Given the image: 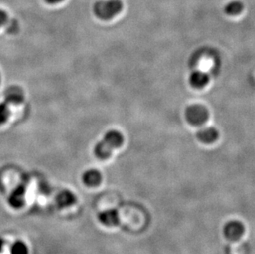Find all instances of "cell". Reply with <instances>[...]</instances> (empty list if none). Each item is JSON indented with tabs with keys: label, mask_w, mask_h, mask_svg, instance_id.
Returning a JSON list of instances; mask_svg holds the SVG:
<instances>
[{
	"label": "cell",
	"mask_w": 255,
	"mask_h": 254,
	"mask_svg": "<svg viewBox=\"0 0 255 254\" xmlns=\"http://www.w3.org/2000/svg\"><path fill=\"white\" fill-rule=\"evenodd\" d=\"M123 135L120 131L111 129L104 134V138L97 143L94 147V154L99 159L104 160L111 156L114 149H118L123 144Z\"/></svg>",
	"instance_id": "1"
},
{
	"label": "cell",
	"mask_w": 255,
	"mask_h": 254,
	"mask_svg": "<svg viewBox=\"0 0 255 254\" xmlns=\"http://www.w3.org/2000/svg\"><path fill=\"white\" fill-rule=\"evenodd\" d=\"M121 0H99L94 5V12L98 18L110 20L114 18L123 9Z\"/></svg>",
	"instance_id": "2"
},
{
	"label": "cell",
	"mask_w": 255,
	"mask_h": 254,
	"mask_svg": "<svg viewBox=\"0 0 255 254\" xmlns=\"http://www.w3.org/2000/svg\"><path fill=\"white\" fill-rule=\"evenodd\" d=\"M209 114L207 108L202 105L194 104L188 107L185 111V118L193 126H201L208 119Z\"/></svg>",
	"instance_id": "3"
},
{
	"label": "cell",
	"mask_w": 255,
	"mask_h": 254,
	"mask_svg": "<svg viewBox=\"0 0 255 254\" xmlns=\"http://www.w3.org/2000/svg\"><path fill=\"white\" fill-rule=\"evenodd\" d=\"M245 226L242 222L236 220H232L225 225L223 232L228 240L236 241L241 239L245 233Z\"/></svg>",
	"instance_id": "4"
},
{
	"label": "cell",
	"mask_w": 255,
	"mask_h": 254,
	"mask_svg": "<svg viewBox=\"0 0 255 254\" xmlns=\"http://www.w3.org/2000/svg\"><path fill=\"white\" fill-rule=\"evenodd\" d=\"M99 221L108 227L118 226L120 222V216L115 209H108L99 214Z\"/></svg>",
	"instance_id": "5"
},
{
	"label": "cell",
	"mask_w": 255,
	"mask_h": 254,
	"mask_svg": "<svg viewBox=\"0 0 255 254\" xmlns=\"http://www.w3.org/2000/svg\"><path fill=\"white\" fill-rule=\"evenodd\" d=\"M25 198H26V188L23 185H20L11 192L8 197V202L12 208H21L25 204Z\"/></svg>",
	"instance_id": "6"
},
{
	"label": "cell",
	"mask_w": 255,
	"mask_h": 254,
	"mask_svg": "<svg viewBox=\"0 0 255 254\" xmlns=\"http://www.w3.org/2000/svg\"><path fill=\"white\" fill-rule=\"evenodd\" d=\"M4 98L7 104H20L24 100V94L19 87L11 86L4 92Z\"/></svg>",
	"instance_id": "7"
},
{
	"label": "cell",
	"mask_w": 255,
	"mask_h": 254,
	"mask_svg": "<svg viewBox=\"0 0 255 254\" xmlns=\"http://www.w3.org/2000/svg\"><path fill=\"white\" fill-rule=\"evenodd\" d=\"M56 203L60 208H66L76 203L77 198L74 192L70 190H62L56 196Z\"/></svg>",
	"instance_id": "8"
},
{
	"label": "cell",
	"mask_w": 255,
	"mask_h": 254,
	"mask_svg": "<svg viewBox=\"0 0 255 254\" xmlns=\"http://www.w3.org/2000/svg\"><path fill=\"white\" fill-rule=\"evenodd\" d=\"M218 135L219 133L217 131V129L213 127H204L197 132L198 140L205 144H211L216 141L218 138Z\"/></svg>",
	"instance_id": "9"
},
{
	"label": "cell",
	"mask_w": 255,
	"mask_h": 254,
	"mask_svg": "<svg viewBox=\"0 0 255 254\" xmlns=\"http://www.w3.org/2000/svg\"><path fill=\"white\" fill-rule=\"evenodd\" d=\"M82 181L87 187H97L102 182V174L95 168H90L83 173Z\"/></svg>",
	"instance_id": "10"
},
{
	"label": "cell",
	"mask_w": 255,
	"mask_h": 254,
	"mask_svg": "<svg viewBox=\"0 0 255 254\" xmlns=\"http://www.w3.org/2000/svg\"><path fill=\"white\" fill-rule=\"evenodd\" d=\"M209 82V77L206 73L196 70L189 76V84L194 89H202Z\"/></svg>",
	"instance_id": "11"
},
{
	"label": "cell",
	"mask_w": 255,
	"mask_h": 254,
	"mask_svg": "<svg viewBox=\"0 0 255 254\" xmlns=\"http://www.w3.org/2000/svg\"><path fill=\"white\" fill-rule=\"evenodd\" d=\"M244 8V5L242 2L240 1H232L226 5L224 11L227 15L230 16H236L242 12Z\"/></svg>",
	"instance_id": "12"
},
{
	"label": "cell",
	"mask_w": 255,
	"mask_h": 254,
	"mask_svg": "<svg viewBox=\"0 0 255 254\" xmlns=\"http://www.w3.org/2000/svg\"><path fill=\"white\" fill-rule=\"evenodd\" d=\"M10 254H28L29 250L27 245L21 240L16 241L12 244L10 248Z\"/></svg>",
	"instance_id": "13"
},
{
	"label": "cell",
	"mask_w": 255,
	"mask_h": 254,
	"mask_svg": "<svg viewBox=\"0 0 255 254\" xmlns=\"http://www.w3.org/2000/svg\"><path fill=\"white\" fill-rule=\"evenodd\" d=\"M10 110L6 102L0 103V125L7 122L9 118Z\"/></svg>",
	"instance_id": "14"
},
{
	"label": "cell",
	"mask_w": 255,
	"mask_h": 254,
	"mask_svg": "<svg viewBox=\"0 0 255 254\" xmlns=\"http://www.w3.org/2000/svg\"><path fill=\"white\" fill-rule=\"evenodd\" d=\"M7 19L8 16L7 12H5L4 10L0 9V27L7 22Z\"/></svg>",
	"instance_id": "15"
},
{
	"label": "cell",
	"mask_w": 255,
	"mask_h": 254,
	"mask_svg": "<svg viewBox=\"0 0 255 254\" xmlns=\"http://www.w3.org/2000/svg\"><path fill=\"white\" fill-rule=\"evenodd\" d=\"M47 3H50V4H56V3H59V2H61L64 1V0H45Z\"/></svg>",
	"instance_id": "16"
},
{
	"label": "cell",
	"mask_w": 255,
	"mask_h": 254,
	"mask_svg": "<svg viewBox=\"0 0 255 254\" xmlns=\"http://www.w3.org/2000/svg\"><path fill=\"white\" fill-rule=\"evenodd\" d=\"M3 247H4V240L0 238V253H2Z\"/></svg>",
	"instance_id": "17"
}]
</instances>
